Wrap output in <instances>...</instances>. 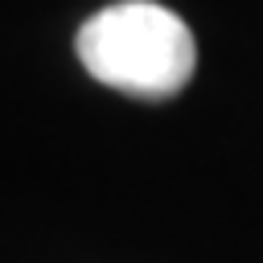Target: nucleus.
<instances>
[{"mask_svg": "<svg viewBox=\"0 0 263 263\" xmlns=\"http://www.w3.org/2000/svg\"><path fill=\"white\" fill-rule=\"evenodd\" d=\"M90 78L132 99H173L189 86L197 45L189 25L156 0H119L82 21L74 37Z\"/></svg>", "mask_w": 263, "mask_h": 263, "instance_id": "f257e3e1", "label": "nucleus"}]
</instances>
